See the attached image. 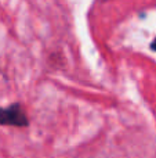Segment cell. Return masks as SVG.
<instances>
[{"mask_svg": "<svg viewBox=\"0 0 156 158\" xmlns=\"http://www.w3.org/2000/svg\"><path fill=\"white\" fill-rule=\"evenodd\" d=\"M0 125H11L17 128L28 126V118L21 104L15 103L6 108L0 107Z\"/></svg>", "mask_w": 156, "mask_h": 158, "instance_id": "6da1fadb", "label": "cell"}, {"mask_svg": "<svg viewBox=\"0 0 156 158\" xmlns=\"http://www.w3.org/2000/svg\"><path fill=\"white\" fill-rule=\"evenodd\" d=\"M152 49H154L155 52H156V38L154 39V42H152Z\"/></svg>", "mask_w": 156, "mask_h": 158, "instance_id": "7a4b0ae2", "label": "cell"}]
</instances>
